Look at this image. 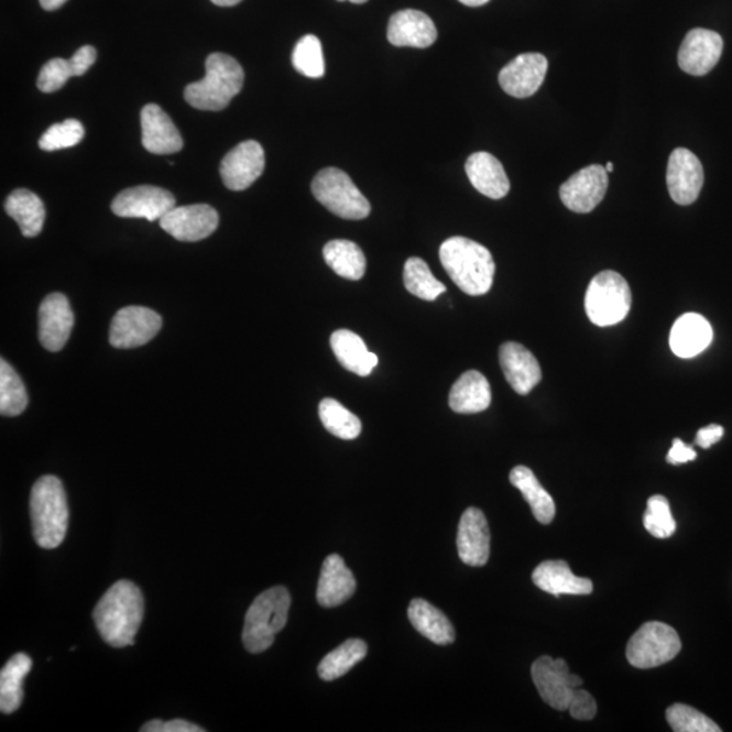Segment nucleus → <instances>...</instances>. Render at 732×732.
<instances>
[{"mask_svg": "<svg viewBox=\"0 0 732 732\" xmlns=\"http://www.w3.org/2000/svg\"><path fill=\"white\" fill-rule=\"evenodd\" d=\"M143 616L142 590L131 581H119L111 586L92 613L99 635L116 648L133 646Z\"/></svg>", "mask_w": 732, "mask_h": 732, "instance_id": "f257e3e1", "label": "nucleus"}, {"mask_svg": "<svg viewBox=\"0 0 732 732\" xmlns=\"http://www.w3.org/2000/svg\"><path fill=\"white\" fill-rule=\"evenodd\" d=\"M439 260L459 288L470 296H482L494 283L495 262L484 245L454 237L439 248Z\"/></svg>", "mask_w": 732, "mask_h": 732, "instance_id": "f03ea898", "label": "nucleus"}, {"mask_svg": "<svg viewBox=\"0 0 732 732\" xmlns=\"http://www.w3.org/2000/svg\"><path fill=\"white\" fill-rule=\"evenodd\" d=\"M31 517L33 535L41 548L61 546L66 538L69 520L67 495L61 479L45 476L33 485Z\"/></svg>", "mask_w": 732, "mask_h": 732, "instance_id": "7ed1b4c3", "label": "nucleus"}, {"mask_svg": "<svg viewBox=\"0 0 732 732\" xmlns=\"http://www.w3.org/2000/svg\"><path fill=\"white\" fill-rule=\"evenodd\" d=\"M205 78L185 89V99L198 110L226 109L242 90L244 72L236 58L226 54L209 55L205 62Z\"/></svg>", "mask_w": 732, "mask_h": 732, "instance_id": "20e7f679", "label": "nucleus"}, {"mask_svg": "<svg viewBox=\"0 0 732 732\" xmlns=\"http://www.w3.org/2000/svg\"><path fill=\"white\" fill-rule=\"evenodd\" d=\"M289 608L291 594L283 586H274L256 597L244 619L242 640L249 653L260 654L272 646L275 635L288 622Z\"/></svg>", "mask_w": 732, "mask_h": 732, "instance_id": "39448f33", "label": "nucleus"}, {"mask_svg": "<svg viewBox=\"0 0 732 732\" xmlns=\"http://www.w3.org/2000/svg\"><path fill=\"white\" fill-rule=\"evenodd\" d=\"M632 304L629 283L612 271L597 274L584 297L586 314L596 326L608 327L626 318Z\"/></svg>", "mask_w": 732, "mask_h": 732, "instance_id": "423d86ee", "label": "nucleus"}, {"mask_svg": "<svg viewBox=\"0 0 732 732\" xmlns=\"http://www.w3.org/2000/svg\"><path fill=\"white\" fill-rule=\"evenodd\" d=\"M312 189L316 200L339 218L362 220L371 214V204L342 170H321L316 174Z\"/></svg>", "mask_w": 732, "mask_h": 732, "instance_id": "0eeeda50", "label": "nucleus"}, {"mask_svg": "<svg viewBox=\"0 0 732 732\" xmlns=\"http://www.w3.org/2000/svg\"><path fill=\"white\" fill-rule=\"evenodd\" d=\"M681 641L673 626L660 622L643 624L626 646V659L637 669H653L675 659Z\"/></svg>", "mask_w": 732, "mask_h": 732, "instance_id": "6e6552de", "label": "nucleus"}, {"mask_svg": "<svg viewBox=\"0 0 732 732\" xmlns=\"http://www.w3.org/2000/svg\"><path fill=\"white\" fill-rule=\"evenodd\" d=\"M532 678L542 699L558 711H568L583 684L581 677L571 675L565 659L550 657L538 658L532 665Z\"/></svg>", "mask_w": 732, "mask_h": 732, "instance_id": "1a4fd4ad", "label": "nucleus"}, {"mask_svg": "<svg viewBox=\"0 0 732 732\" xmlns=\"http://www.w3.org/2000/svg\"><path fill=\"white\" fill-rule=\"evenodd\" d=\"M162 329V318L145 307H125L116 314L110 326V345L117 349L143 347Z\"/></svg>", "mask_w": 732, "mask_h": 732, "instance_id": "9d476101", "label": "nucleus"}, {"mask_svg": "<svg viewBox=\"0 0 732 732\" xmlns=\"http://www.w3.org/2000/svg\"><path fill=\"white\" fill-rule=\"evenodd\" d=\"M609 185L608 172L600 165L579 170L560 186V200L576 214H589L604 200Z\"/></svg>", "mask_w": 732, "mask_h": 732, "instance_id": "9b49d317", "label": "nucleus"}, {"mask_svg": "<svg viewBox=\"0 0 732 732\" xmlns=\"http://www.w3.org/2000/svg\"><path fill=\"white\" fill-rule=\"evenodd\" d=\"M175 207V198L168 190L156 186H136L122 190L111 204V210L120 218L161 220Z\"/></svg>", "mask_w": 732, "mask_h": 732, "instance_id": "f8f14e48", "label": "nucleus"}, {"mask_svg": "<svg viewBox=\"0 0 732 732\" xmlns=\"http://www.w3.org/2000/svg\"><path fill=\"white\" fill-rule=\"evenodd\" d=\"M168 236L181 242H198L212 236L219 226V215L207 204L174 207L160 220Z\"/></svg>", "mask_w": 732, "mask_h": 732, "instance_id": "ddd939ff", "label": "nucleus"}, {"mask_svg": "<svg viewBox=\"0 0 732 732\" xmlns=\"http://www.w3.org/2000/svg\"><path fill=\"white\" fill-rule=\"evenodd\" d=\"M265 170V151L255 140L233 146L221 162L220 174L228 189L242 192L261 177Z\"/></svg>", "mask_w": 732, "mask_h": 732, "instance_id": "4468645a", "label": "nucleus"}, {"mask_svg": "<svg viewBox=\"0 0 732 732\" xmlns=\"http://www.w3.org/2000/svg\"><path fill=\"white\" fill-rule=\"evenodd\" d=\"M667 189L678 205L693 204L704 185V168L699 157L687 149L671 152L667 163Z\"/></svg>", "mask_w": 732, "mask_h": 732, "instance_id": "2eb2a0df", "label": "nucleus"}, {"mask_svg": "<svg viewBox=\"0 0 732 732\" xmlns=\"http://www.w3.org/2000/svg\"><path fill=\"white\" fill-rule=\"evenodd\" d=\"M722 54V36L708 29L697 28L682 41L678 52V66L689 75L704 76L717 66Z\"/></svg>", "mask_w": 732, "mask_h": 732, "instance_id": "dca6fc26", "label": "nucleus"}, {"mask_svg": "<svg viewBox=\"0 0 732 732\" xmlns=\"http://www.w3.org/2000/svg\"><path fill=\"white\" fill-rule=\"evenodd\" d=\"M74 313L68 298L62 293H52L41 303L39 312V336L43 347L61 351L72 336Z\"/></svg>", "mask_w": 732, "mask_h": 732, "instance_id": "f3484780", "label": "nucleus"}, {"mask_svg": "<svg viewBox=\"0 0 732 732\" xmlns=\"http://www.w3.org/2000/svg\"><path fill=\"white\" fill-rule=\"evenodd\" d=\"M548 72L547 57L523 54L514 58L500 73L502 90L514 98H528L540 89Z\"/></svg>", "mask_w": 732, "mask_h": 732, "instance_id": "a211bd4d", "label": "nucleus"}, {"mask_svg": "<svg viewBox=\"0 0 732 732\" xmlns=\"http://www.w3.org/2000/svg\"><path fill=\"white\" fill-rule=\"evenodd\" d=\"M458 549L468 566L480 567L490 558V529L488 518L477 507L467 509L461 515L458 532Z\"/></svg>", "mask_w": 732, "mask_h": 732, "instance_id": "6ab92c4d", "label": "nucleus"}, {"mask_svg": "<svg viewBox=\"0 0 732 732\" xmlns=\"http://www.w3.org/2000/svg\"><path fill=\"white\" fill-rule=\"evenodd\" d=\"M500 362L506 382L520 395H528L542 382V368L536 357L521 343H503Z\"/></svg>", "mask_w": 732, "mask_h": 732, "instance_id": "aec40b11", "label": "nucleus"}, {"mask_svg": "<svg viewBox=\"0 0 732 732\" xmlns=\"http://www.w3.org/2000/svg\"><path fill=\"white\" fill-rule=\"evenodd\" d=\"M140 120L143 146L151 154L170 155L183 150L184 142L177 127L161 107L145 105Z\"/></svg>", "mask_w": 732, "mask_h": 732, "instance_id": "412c9836", "label": "nucleus"}, {"mask_svg": "<svg viewBox=\"0 0 732 732\" xmlns=\"http://www.w3.org/2000/svg\"><path fill=\"white\" fill-rule=\"evenodd\" d=\"M386 36L392 45L424 50L436 43L437 29L422 11L402 10L391 17Z\"/></svg>", "mask_w": 732, "mask_h": 732, "instance_id": "4be33fe9", "label": "nucleus"}, {"mask_svg": "<svg viewBox=\"0 0 732 732\" xmlns=\"http://www.w3.org/2000/svg\"><path fill=\"white\" fill-rule=\"evenodd\" d=\"M356 588L353 572L345 565L341 556L336 554L327 556L316 591L319 604L325 608L342 605L354 594Z\"/></svg>", "mask_w": 732, "mask_h": 732, "instance_id": "5701e85b", "label": "nucleus"}, {"mask_svg": "<svg viewBox=\"0 0 732 732\" xmlns=\"http://www.w3.org/2000/svg\"><path fill=\"white\" fill-rule=\"evenodd\" d=\"M466 173L472 186L493 200H501L511 190V181L507 178L505 168L489 152H477L468 157Z\"/></svg>", "mask_w": 732, "mask_h": 732, "instance_id": "b1692460", "label": "nucleus"}, {"mask_svg": "<svg viewBox=\"0 0 732 732\" xmlns=\"http://www.w3.org/2000/svg\"><path fill=\"white\" fill-rule=\"evenodd\" d=\"M713 331L704 316L685 314L670 331V348L679 359H692L710 347Z\"/></svg>", "mask_w": 732, "mask_h": 732, "instance_id": "393cba45", "label": "nucleus"}, {"mask_svg": "<svg viewBox=\"0 0 732 732\" xmlns=\"http://www.w3.org/2000/svg\"><path fill=\"white\" fill-rule=\"evenodd\" d=\"M533 583L538 589L555 597L561 594L588 596L593 591V583L588 578L573 576L565 560H547L533 571Z\"/></svg>", "mask_w": 732, "mask_h": 732, "instance_id": "a878e982", "label": "nucleus"}, {"mask_svg": "<svg viewBox=\"0 0 732 732\" xmlns=\"http://www.w3.org/2000/svg\"><path fill=\"white\" fill-rule=\"evenodd\" d=\"M491 404V389L488 379L478 371L461 374L450 390L449 406L458 414H477Z\"/></svg>", "mask_w": 732, "mask_h": 732, "instance_id": "bb28decb", "label": "nucleus"}, {"mask_svg": "<svg viewBox=\"0 0 732 732\" xmlns=\"http://www.w3.org/2000/svg\"><path fill=\"white\" fill-rule=\"evenodd\" d=\"M330 343L339 364L361 378L369 376L378 365V356L371 353L362 338L353 331L332 332Z\"/></svg>", "mask_w": 732, "mask_h": 732, "instance_id": "cd10ccee", "label": "nucleus"}, {"mask_svg": "<svg viewBox=\"0 0 732 732\" xmlns=\"http://www.w3.org/2000/svg\"><path fill=\"white\" fill-rule=\"evenodd\" d=\"M408 619L414 629L426 640L439 644V646H447V644L455 642L452 623L430 602L422 599L413 600L408 607Z\"/></svg>", "mask_w": 732, "mask_h": 732, "instance_id": "c85d7f7f", "label": "nucleus"}, {"mask_svg": "<svg viewBox=\"0 0 732 732\" xmlns=\"http://www.w3.org/2000/svg\"><path fill=\"white\" fill-rule=\"evenodd\" d=\"M6 212L20 226L23 237H37L43 230L45 207L33 192L19 189L11 193L4 204Z\"/></svg>", "mask_w": 732, "mask_h": 732, "instance_id": "c756f323", "label": "nucleus"}, {"mask_svg": "<svg viewBox=\"0 0 732 732\" xmlns=\"http://www.w3.org/2000/svg\"><path fill=\"white\" fill-rule=\"evenodd\" d=\"M511 483L521 491L525 501L529 503L533 515L538 523L548 525L553 523L556 513L555 502L535 473L528 467L518 466L511 472Z\"/></svg>", "mask_w": 732, "mask_h": 732, "instance_id": "7c9ffc66", "label": "nucleus"}, {"mask_svg": "<svg viewBox=\"0 0 732 732\" xmlns=\"http://www.w3.org/2000/svg\"><path fill=\"white\" fill-rule=\"evenodd\" d=\"M33 662L26 654H15L0 673V710L10 714L20 710L23 700V679L31 673Z\"/></svg>", "mask_w": 732, "mask_h": 732, "instance_id": "2f4dec72", "label": "nucleus"}, {"mask_svg": "<svg viewBox=\"0 0 732 732\" xmlns=\"http://www.w3.org/2000/svg\"><path fill=\"white\" fill-rule=\"evenodd\" d=\"M327 265L341 277L359 281L367 271V258L362 250L350 240H331L324 249Z\"/></svg>", "mask_w": 732, "mask_h": 732, "instance_id": "473e14b6", "label": "nucleus"}, {"mask_svg": "<svg viewBox=\"0 0 732 732\" xmlns=\"http://www.w3.org/2000/svg\"><path fill=\"white\" fill-rule=\"evenodd\" d=\"M367 654L368 646L364 641L349 640L321 659L318 667L319 677L325 681H334V679L347 675L367 657Z\"/></svg>", "mask_w": 732, "mask_h": 732, "instance_id": "72a5a7b5", "label": "nucleus"}, {"mask_svg": "<svg viewBox=\"0 0 732 732\" xmlns=\"http://www.w3.org/2000/svg\"><path fill=\"white\" fill-rule=\"evenodd\" d=\"M403 281L406 289L422 301L433 302L447 288L433 275L430 267L420 258H408L404 265Z\"/></svg>", "mask_w": 732, "mask_h": 732, "instance_id": "f704fd0d", "label": "nucleus"}, {"mask_svg": "<svg viewBox=\"0 0 732 732\" xmlns=\"http://www.w3.org/2000/svg\"><path fill=\"white\" fill-rule=\"evenodd\" d=\"M28 394L19 373L4 359L0 360V414L17 417L28 407Z\"/></svg>", "mask_w": 732, "mask_h": 732, "instance_id": "c9c22d12", "label": "nucleus"}, {"mask_svg": "<svg viewBox=\"0 0 732 732\" xmlns=\"http://www.w3.org/2000/svg\"><path fill=\"white\" fill-rule=\"evenodd\" d=\"M319 417L326 430L332 436L342 439H354L361 435L360 418L331 397L320 402Z\"/></svg>", "mask_w": 732, "mask_h": 732, "instance_id": "e433bc0d", "label": "nucleus"}, {"mask_svg": "<svg viewBox=\"0 0 732 732\" xmlns=\"http://www.w3.org/2000/svg\"><path fill=\"white\" fill-rule=\"evenodd\" d=\"M292 64L298 74L307 76V78H324L325 57L320 40L314 34H307L298 40L293 50Z\"/></svg>", "mask_w": 732, "mask_h": 732, "instance_id": "4c0bfd02", "label": "nucleus"}, {"mask_svg": "<svg viewBox=\"0 0 732 732\" xmlns=\"http://www.w3.org/2000/svg\"><path fill=\"white\" fill-rule=\"evenodd\" d=\"M643 525L649 535L669 538L675 535L677 524L670 511V503L664 495H654L647 501V511L643 515Z\"/></svg>", "mask_w": 732, "mask_h": 732, "instance_id": "58836bf2", "label": "nucleus"}, {"mask_svg": "<svg viewBox=\"0 0 732 732\" xmlns=\"http://www.w3.org/2000/svg\"><path fill=\"white\" fill-rule=\"evenodd\" d=\"M667 723L676 732H720L719 725L704 713L685 704H675L667 708Z\"/></svg>", "mask_w": 732, "mask_h": 732, "instance_id": "ea45409f", "label": "nucleus"}, {"mask_svg": "<svg viewBox=\"0 0 732 732\" xmlns=\"http://www.w3.org/2000/svg\"><path fill=\"white\" fill-rule=\"evenodd\" d=\"M85 138V128L78 120L69 119L52 125L40 139V149L57 151L79 144Z\"/></svg>", "mask_w": 732, "mask_h": 732, "instance_id": "a19ab883", "label": "nucleus"}, {"mask_svg": "<svg viewBox=\"0 0 732 732\" xmlns=\"http://www.w3.org/2000/svg\"><path fill=\"white\" fill-rule=\"evenodd\" d=\"M72 64L66 58H52L41 68L37 87L43 92H55L61 90L73 78Z\"/></svg>", "mask_w": 732, "mask_h": 732, "instance_id": "79ce46f5", "label": "nucleus"}, {"mask_svg": "<svg viewBox=\"0 0 732 732\" xmlns=\"http://www.w3.org/2000/svg\"><path fill=\"white\" fill-rule=\"evenodd\" d=\"M571 717L577 720H591L597 713V702L594 697L586 690L577 689L576 696L571 702L570 708Z\"/></svg>", "mask_w": 732, "mask_h": 732, "instance_id": "37998d69", "label": "nucleus"}, {"mask_svg": "<svg viewBox=\"0 0 732 732\" xmlns=\"http://www.w3.org/2000/svg\"><path fill=\"white\" fill-rule=\"evenodd\" d=\"M97 51L94 46H81L80 50L75 52V55L69 58L74 76H81L89 72V68L96 63Z\"/></svg>", "mask_w": 732, "mask_h": 732, "instance_id": "c03bdc74", "label": "nucleus"}, {"mask_svg": "<svg viewBox=\"0 0 732 732\" xmlns=\"http://www.w3.org/2000/svg\"><path fill=\"white\" fill-rule=\"evenodd\" d=\"M697 458L696 450L689 445L681 441V439L676 438L673 441V447L667 454V462L673 466L685 465V462L693 461Z\"/></svg>", "mask_w": 732, "mask_h": 732, "instance_id": "a18cd8bd", "label": "nucleus"}, {"mask_svg": "<svg viewBox=\"0 0 732 732\" xmlns=\"http://www.w3.org/2000/svg\"><path fill=\"white\" fill-rule=\"evenodd\" d=\"M723 435V427L712 424L710 426L702 427V429L697 433L696 444L699 445L700 448L708 449L711 448L712 445L719 443Z\"/></svg>", "mask_w": 732, "mask_h": 732, "instance_id": "49530a36", "label": "nucleus"}, {"mask_svg": "<svg viewBox=\"0 0 732 732\" xmlns=\"http://www.w3.org/2000/svg\"><path fill=\"white\" fill-rule=\"evenodd\" d=\"M205 730L203 728H198V725L193 724L190 722H186L184 719H174L170 720V722H163V728L162 732H204Z\"/></svg>", "mask_w": 732, "mask_h": 732, "instance_id": "de8ad7c7", "label": "nucleus"}, {"mask_svg": "<svg viewBox=\"0 0 732 732\" xmlns=\"http://www.w3.org/2000/svg\"><path fill=\"white\" fill-rule=\"evenodd\" d=\"M66 2L67 0H40L41 6H43V9L46 11L61 9Z\"/></svg>", "mask_w": 732, "mask_h": 732, "instance_id": "09e8293b", "label": "nucleus"}, {"mask_svg": "<svg viewBox=\"0 0 732 732\" xmlns=\"http://www.w3.org/2000/svg\"><path fill=\"white\" fill-rule=\"evenodd\" d=\"M163 720H151V722L145 723L140 731L142 732H162Z\"/></svg>", "mask_w": 732, "mask_h": 732, "instance_id": "8fccbe9b", "label": "nucleus"}, {"mask_svg": "<svg viewBox=\"0 0 732 732\" xmlns=\"http://www.w3.org/2000/svg\"><path fill=\"white\" fill-rule=\"evenodd\" d=\"M210 2L220 6V8H232V6H237L242 2V0H210Z\"/></svg>", "mask_w": 732, "mask_h": 732, "instance_id": "3c124183", "label": "nucleus"}, {"mask_svg": "<svg viewBox=\"0 0 732 732\" xmlns=\"http://www.w3.org/2000/svg\"><path fill=\"white\" fill-rule=\"evenodd\" d=\"M459 2L468 6V8H480V6L488 4L490 0H459Z\"/></svg>", "mask_w": 732, "mask_h": 732, "instance_id": "603ef678", "label": "nucleus"}, {"mask_svg": "<svg viewBox=\"0 0 732 732\" xmlns=\"http://www.w3.org/2000/svg\"><path fill=\"white\" fill-rule=\"evenodd\" d=\"M338 2H345V0H338ZM349 2L356 3V4H364V3L368 2V0H349Z\"/></svg>", "mask_w": 732, "mask_h": 732, "instance_id": "864d4df0", "label": "nucleus"}, {"mask_svg": "<svg viewBox=\"0 0 732 732\" xmlns=\"http://www.w3.org/2000/svg\"><path fill=\"white\" fill-rule=\"evenodd\" d=\"M605 168H607L608 174L613 173V170H614V168H613V163H612V162H608V165H607Z\"/></svg>", "mask_w": 732, "mask_h": 732, "instance_id": "5fc2aeb1", "label": "nucleus"}]
</instances>
